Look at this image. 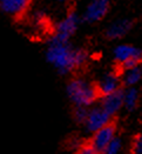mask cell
Here are the masks:
<instances>
[{
    "label": "cell",
    "instance_id": "2",
    "mask_svg": "<svg viewBox=\"0 0 142 154\" xmlns=\"http://www.w3.org/2000/svg\"><path fill=\"white\" fill-rule=\"evenodd\" d=\"M66 94L74 106L82 107H92L99 98H101L96 85L82 78L72 79L66 86Z\"/></svg>",
    "mask_w": 142,
    "mask_h": 154
},
{
    "label": "cell",
    "instance_id": "15",
    "mask_svg": "<svg viewBox=\"0 0 142 154\" xmlns=\"http://www.w3.org/2000/svg\"><path fill=\"white\" fill-rule=\"evenodd\" d=\"M121 149H122V140L119 137H115L104 148L102 154H119L121 152Z\"/></svg>",
    "mask_w": 142,
    "mask_h": 154
},
{
    "label": "cell",
    "instance_id": "11",
    "mask_svg": "<svg viewBox=\"0 0 142 154\" xmlns=\"http://www.w3.org/2000/svg\"><path fill=\"white\" fill-rule=\"evenodd\" d=\"M133 26V21L128 19H121L114 21L106 31V37L108 39H119L125 37Z\"/></svg>",
    "mask_w": 142,
    "mask_h": 154
},
{
    "label": "cell",
    "instance_id": "13",
    "mask_svg": "<svg viewBox=\"0 0 142 154\" xmlns=\"http://www.w3.org/2000/svg\"><path fill=\"white\" fill-rule=\"evenodd\" d=\"M139 99H140V94L135 86L126 87V90H123V103H125L126 109H128V111L135 109L137 107Z\"/></svg>",
    "mask_w": 142,
    "mask_h": 154
},
{
    "label": "cell",
    "instance_id": "19",
    "mask_svg": "<svg viewBox=\"0 0 142 154\" xmlns=\"http://www.w3.org/2000/svg\"><path fill=\"white\" fill-rule=\"evenodd\" d=\"M141 68H142V61H141Z\"/></svg>",
    "mask_w": 142,
    "mask_h": 154
},
{
    "label": "cell",
    "instance_id": "12",
    "mask_svg": "<svg viewBox=\"0 0 142 154\" xmlns=\"http://www.w3.org/2000/svg\"><path fill=\"white\" fill-rule=\"evenodd\" d=\"M121 79H122V85L126 87H133L136 84L140 82L142 79V68L141 66L134 67V68H129V69H125L121 74Z\"/></svg>",
    "mask_w": 142,
    "mask_h": 154
},
{
    "label": "cell",
    "instance_id": "4",
    "mask_svg": "<svg viewBox=\"0 0 142 154\" xmlns=\"http://www.w3.org/2000/svg\"><path fill=\"white\" fill-rule=\"evenodd\" d=\"M79 24V18L75 12H69L64 20L56 26L55 33L52 37L51 41L54 42H68L69 38L75 33Z\"/></svg>",
    "mask_w": 142,
    "mask_h": 154
},
{
    "label": "cell",
    "instance_id": "6",
    "mask_svg": "<svg viewBox=\"0 0 142 154\" xmlns=\"http://www.w3.org/2000/svg\"><path fill=\"white\" fill-rule=\"evenodd\" d=\"M115 137H116V126L115 124L112 121L107 126H104L101 129L96 131L95 133H93L90 142L100 152H103L104 148L109 145V142L112 141Z\"/></svg>",
    "mask_w": 142,
    "mask_h": 154
},
{
    "label": "cell",
    "instance_id": "14",
    "mask_svg": "<svg viewBox=\"0 0 142 154\" xmlns=\"http://www.w3.org/2000/svg\"><path fill=\"white\" fill-rule=\"evenodd\" d=\"M88 111H89L88 107L75 106L74 112H73V118H74V120L77 121V124L85 125V122H86V120H87V116H88Z\"/></svg>",
    "mask_w": 142,
    "mask_h": 154
},
{
    "label": "cell",
    "instance_id": "1",
    "mask_svg": "<svg viewBox=\"0 0 142 154\" xmlns=\"http://www.w3.org/2000/svg\"><path fill=\"white\" fill-rule=\"evenodd\" d=\"M88 55L83 50L74 48L69 42L51 41L46 51V60L61 74L66 75L87 63Z\"/></svg>",
    "mask_w": 142,
    "mask_h": 154
},
{
    "label": "cell",
    "instance_id": "18",
    "mask_svg": "<svg viewBox=\"0 0 142 154\" xmlns=\"http://www.w3.org/2000/svg\"><path fill=\"white\" fill-rule=\"evenodd\" d=\"M60 1H62V2H68V1H71V0H60Z\"/></svg>",
    "mask_w": 142,
    "mask_h": 154
},
{
    "label": "cell",
    "instance_id": "16",
    "mask_svg": "<svg viewBox=\"0 0 142 154\" xmlns=\"http://www.w3.org/2000/svg\"><path fill=\"white\" fill-rule=\"evenodd\" d=\"M75 154H102V152H100L98 148H95L92 142H87V143H82L77 147V153Z\"/></svg>",
    "mask_w": 142,
    "mask_h": 154
},
{
    "label": "cell",
    "instance_id": "10",
    "mask_svg": "<svg viewBox=\"0 0 142 154\" xmlns=\"http://www.w3.org/2000/svg\"><path fill=\"white\" fill-rule=\"evenodd\" d=\"M31 4L32 0H0L2 12L15 19L21 18L28 11Z\"/></svg>",
    "mask_w": 142,
    "mask_h": 154
},
{
    "label": "cell",
    "instance_id": "9",
    "mask_svg": "<svg viewBox=\"0 0 142 154\" xmlns=\"http://www.w3.org/2000/svg\"><path fill=\"white\" fill-rule=\"evenodd\" d=\"M121 85H122L121 75L116 72H109L100 79V81L96 84V87L100 93V97H103L121 90Z\"/></svg>",
    "mask_w": 142,
    "mask_h": 154
},
{
    "label": "cell",
    "instance_id": "5",
    "mask_svg": "<svg viewBox=\"0 0 142 154\" xmlns=\"http://www.w3.org/2000/svg\"><path fill=\"white\" fill-rule=\"evenodd\" d=\"M113 116H110L102 107L99 106H92L88 111V116L85 122V127L90 133H95L96 131L101 129L112 122Z\"/></svg>",
    "mask_w": 142,
    "mask_h": 154
},
{
    "label": "cell",
    "instance_id": "8",
    "mask_svg": "<svg viewBox=\"0 0 142 154\" xmlns=\"http://www.w3.org/2000/svg\"><path fill=\"white\" fill-rule=\"evenodd\" d=\"M100 106L110 116H116L122 107H125L123 103V90H119L112 94L103 95L100 99Z\"/></svg>",
    "mask_w": 142,
    "mask_h": 154
},
{
    "label": "cell",
    "instance_id": "17",
    "mask_svg": "<svg viewBox=\"0 0 142 154\" xmlns=\"http://www.w3.org/2000/svg\"><path fill=\"white\" fill-rule=\"evenodd\" d=\"M131 152L133 154H142V133L135 138L131 146Z\"/></svg>",
    "mask_w": 142,
    "mask_h": 154
},
{
    "label": "cell",
    "instance_id": "7",
    "mask_svg": "<svg viewBox=\"0 0 142 154\" xmlns=\"http://www.w3.org/2000/svg\"><path fill=\"white\" fill-rule=\"evenodd\" d=\"M109 10V0H92L83 13L86 23H96L101 20Z\"/></svg>",
    "mask_w": 142,
    "mask_h": 154
},
{
    "label": "cell",
    "instance_id": "3",
    "mask_svg": "<svg viewBox=\"0 0 142 154\" xmlns=\"http://www.w3.org/2000/svg\"><path fill=\"white\" fill-rule=\"evenodd\" d=\"M114 60L120 65L122 71L141 66L142 50L131 45H120L114 50Z\"/></svg>",
    "mask_w": 142,
    "mask_h": 154
}]
</instances>
